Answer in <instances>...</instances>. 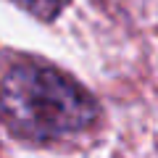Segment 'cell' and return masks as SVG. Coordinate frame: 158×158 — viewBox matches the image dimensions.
<instances>
[{
  "label": "cell",
  "mask_w": 158,
  "mask_h": 158,
  "mask_svg": "<svg viewBox=\"0 0 158 158\" xmlns=\"http://www.w3.org/2000/svg\"><path fill=\"white\" fill-rule=\"evenodd\" d=\"M98 113L95 98L50 63L19 58L0 74V118L27 142L77 137L98 121Z\"/></svg>",
  "instance_id": "1"
},
{
  "label": "cell",
  "mask_w": 158,
  "mask_h": 158,
  "mask_svg": "<svg viewBox=\"0 0 158 158\" xmlns=\"http://www.w3.org/2000/svg\"><path fill=\"white\" fill-rule=\"evenodd\" d=\"M13 3H16V6H21L27 13L42 19V21L56 19L63 8L69 6V0H13Z\"/></svg>",
  "instance_id": "2"
}]
</instances>
